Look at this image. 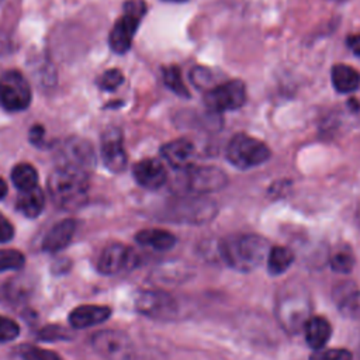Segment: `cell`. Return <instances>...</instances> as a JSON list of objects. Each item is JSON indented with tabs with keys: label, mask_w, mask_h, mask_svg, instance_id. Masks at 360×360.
Here are the masks:
<instances>
[{
	"label": "cell",
	"mask_w": 360,
	"mask_h": 360,
	"mask_svg": "<svg viewBox=\"0 0 360 360\" xmlns=\"http://www.w3.org/2000/svg\"><path fill=\"white\" fill-rule=\"evenodd\" d=\"M333 300L345 316L360 319V290L352 281L338 284L333 288Z\"/></svg>",
	"instance_id": "obj_17"
},
{
	"label": "cell",
	"mask_w": 360,
	"mask_h": 360,
	"mask_svg": "<svg viewBox=\"0 0 360 360\" xmlns=\"http://www.w3.org/2000/svg\"><path fill=\"white\" fill-rule=\"evenodd\" d=\"M165 1H173V3H183L186 0H165Z\"/></svg>",
	"instance_id": "obj_40"
},
{
	"label": "cell",
	"mask_w": 360,
	"mask_h": 360,
	"mask_svg": "<svg viewBox=\"0 0 360 360\" xmlns=\"http://www.w3.org/2000/svg\"><path fill=\"white\" fill-rule=\"evenodd\" d=\"M25 257L17 249H0V273L18 270L24 266Z\"/></svg>",
	"instance_id": "obj_28"
},
{
	"label": "cell",
	"mask_w": 360,
	"mask_h": 360,
	"mask_svg": "<svg viewBox=\"0 0 360 360\" xmlns=\"http://www.w3.org/2000/svg\"><path fill=\"white\" fill-rule=\"evenodd\" d=\"M122 82H124V75L121 73L120 69H108L100 76L98 86L103 90L111 91V90H115Z\"/></svg>",
	"instance_id": "obj_30"
},
{
	"label": "cell",
	"mask_w": 360,
	"mask_h": 360,
	"mask_svg": "<svg viewBox=\"0 0 360 360\" xmlns=\"http://www.w3.org/2000/svg\"><path fill=\"white\" fill-rule=\"evenodd\" d=\"M218 249L221 259L229 267L238 271H252L267 259L270 246L260 235L242 233L222 239Z\"/></svg>",
	"instance_id": "obj_2"
},
{
	"label": "cell",
	"mask_w": 360,
	"mask_h": 360,
	"mask_svg": "<svg viewBox=\"0 0 360 360\" xmlns=\"http://www.w3.org/2000/svg\"><path fill=\"white\" fill-rule=\"evenodd\" d=\"M44 135H45L44 127H41V125H34V127H31V129H30V141H31L32 143H35V145L41 143L42 139H44Z\"/></svg>",
	"instance_id": "obj_35"
},
{
	"label": "cell",
	"mask_w": 360,
	"mask_h": 360,
	"mask_svg": "<svg viewBox=\"0 0 360 360\" xmlns=\"http://www.w3.org/2000/svg\"><path fill=\"white\" fill-rule=\"evenodd\" d=\"M270 148L257 138L236 134L226 146V159L238 169H250L269 160Z\"/></svg>",
	"instance_id": "obj_5"
},
{
	"label": "cell",
	"mask_w": 360,
	"mask_h": 360,
	"mask_svg": "<svg viewBox=\"0 0 360 360\" xmlns=\"http://www.w3.org/2000/svg\"><path fill=\"white\" fill-rule=\"evenodd\" d=\"M20 335V326L15 321L0 316V342H10Z\"/></svg>",
	"instance_id": "obj_33"
},
{
	"label": "cell",
	"mask_w": 360,
	"mask_h": 360,
	"mask_svg": "<svg viewBox=\"0 0 360 360\" xmlns=\"http://www.w3.org/2000/svg\"><path fill=\"white\" fill-rule=\"evenodd\" d=\"M6 194H7V184H6V181L0 177V200H3V198L6 197Z\"/></svg>",
	"instance_id": "obj_37"
},
{
	"label": "cell",
	"mask_w": 360,
	"mask_h": 360,
	"mask_svg": "<svg viewBox=\"0 0 360 360\" xmlns=\"http://www.w3.org/2000/svg\"><path fill=\"white\" fill-rule=\"evenodd\" d=\"M101 159L110 172L120 173L127 166V152L122 132L118 128H108L101 135Z\"/></svg>",
	"instance_id": "obj_12"
},
{
	"label": "cell",
	"mask_w": 360,
	"mask_h": 360,
	"mask_svg": "<svg viewBox=\"0 0 360 360\" xmlns=\"http://www.w3.org/2000/svg\"><path fill=\"white\" fill-rule=\"evenodd\" d=\"M44 204H45V197L39 186H35L34 188L18 193L17 210L25 217H30V218L38 217L44 210Z\"/></svg>",
	"instance_id": "obj_22"
},
{
	"label": "cell",
	"mask_w": 360,
	"mask_h": 360,
	"mask_svg": "<svg viewBox=\"0 0 360 360\" xmlns=\"http://www.w3.org/2000/svg\"><path fill=\"white\" fill-rule=\"evenodd\" d=\"M330 267L338 273H349L354 266V256L347 248L336 249L330 256Z\"/></svg>",
	"instance_id": "obj_27"
},
{
	"label": "cell",
	"mask_w": 360,
	"mask_h": 360,
	"mask_svg": "<svg viewBox=\"0 0 360 360\" xmlns=\"http://www.w3.org/2000/svg\"><path fill=\"white\" fill-rule=\"evenodd\" d=\"M330 79L339 93H353L360 87V73L349 65H335L330 70Z\"/></svg>",
	"instance_id": "obj_21"
},
{
	"label": "cell",
	"mask_w": 360,
	"mask_h": 360,
	"mask_svg": "<svg viewBox=\"0 0 360 360\" xmlns=\"http://www.w3.org/2000/svg\"><path fill=\"white\" fill-rule=\"evenodd\" d=\"M111 309L104 305H80L70 312L69 322L73 328L84 329L107 321Z\"/></svg>",
	"instance_id": "obj_19"
},
{
	"label": "cell",
	"mask_w": 360,
	"mask_h": 360,
	"mask_svg": "<svg viewBox=\"0 0 360 360\" xmlns=\"http://www.w3.org/2000/svg\"><path fill=\"white\" fill-rule=\"evenodd\" d=\"M195 153L194 145L187 139H174L165 143L160 148L162 158L174 169L184 170L193 165V156Z\"/></svg>",
	"instance_id": "obj_16"
},
{
	"label": "cell",
	"mask_w": 360,
	"mask_h": 360,
	"mask_svg": "<svg viewBox=\"0 0 360 360\" xmlns=\"http://www.w3.org/2000/svg\"><path fill=\"white\" fill-rule=\"evenodd\" d=\"M333 1H345V0H333Z\"/></svg>",
	"instance_id": "obj_41"
},
{
	"label": "cell",
	"mask_w": 360,
	"mask_h": 360,
	"mask_svg": "<svg viewBox=\"0 0 360 360\" xmlns=\"http://www.w3.org/2000/svg\"><path fill=\"white\" fill-rule=\"evenodd\" d=\"M190 79L191 82L194 83L195 87L198 89H202V90H210L212 86V79H214V75L211 73L210 69L207 68H201V66H197L194 68L191 72H190Z\"/></svg>",
	"instance_id": "obj_29"
},
{
	"label": "cell",
	"mask_w": 360,
	"mask_h": 360,
	"mask_svg": "<svg viewBox=\"0 0 360 360\" xmlns=\"http://www.w3.org/2000/svg\"><path fill=\"white\" fill-rule=\"evenodd\" d=\"M246 101V87L240 80L215 84L205 91L204 104L212 112H224L242 107Z\"/></svg>",
	"instance_id": "obj_8"
},
{
	"label": "cell",
	"mask_w": 360,
	"mask_h": 360,
	"mask_svg": "<svg viewBox=\"0 0 360 360\" xmlns=\"http://www.w3.org/2000/svg\"><path fill=\"white\" fill-rule=\"evenodd\" d=\"M179 188L186 194L202 195L207 193L218 191L228 183V177L224 170L215 166H195L191 165L184 170H180Z\"/></svg>",
	"instance_id": "obj_4"
},
{
	"label": "cell",
	"mask_w": 360,
	"mask_h": 360,
	"mask_svg": "<svg viewBox=\"0 0 360 360\" xmlns=\"http://www.w3.org/2000/svg\"><path fill=\"white\" fill-rule=\"evenodd\" d=\"M56 162L60 167L80 170L89 174L96 163L93 146L83 138L72 136L63 141L56 152Z\"/></svg>",
	"instance_id": "obj_9"
},
{
	"label": "cell",
	"mask_w": 360,
	"mask_h": 360,
	"mask_svg": "<svg viewBox=\"0 0 360 360\" xmlns=\"http://www.w3.org/2000/svg\"><path fill=\"white\" fill-rule=\"evenodd\" d=\"M136 253L122 243L108 245L98 257V271L103 274H117L125 269H131L136 264Z\"/></svg>",
	"instance_id": "obj_13"
},
{
	"label": "cell",
	"mask_w": 360,
	"mask_h": 360,
	"mask_svg": "<svg viewBox=\"0 0 360 360\" xmlns=\"http://www.w3.org/2000/svg\"><path fill=\"white\" fill-rule=\"evenodd\" d=\"M146 13L143 0H129L124 4V14L115 21L110 32V48L117 53H125L132 44L142 17Z\"/></svg>",
	"instance_id": "obj_6"
},
{
	"label": "cell",
	"mask_w": 360,
	"mask_h": 360,
	"mask_svg": "<svg viewBox=\"0 0 360 360\" xmlns=\"http://www.w3.org/2000/svg\"><path fill=\"white\" fill-rule=\"evenodd\" d=\"M13 236H14L13 224L3 214H0V243H6L11 240Z\"/></svg>",
	"instance_id": "obj_34"
},
{
	"label": "cell",
	"mask_w": 360,
	"mask_h": 360,
	"mask_svg": "<svg viewBox=\"0 0 360 360\" xmlns=\"http://www.w3.org/2000/svg\"><path fill=\"white\" fill-rule=\"evenodd\" d=\"M274 312L284 330L297 333L304 329L311 318V297L305 285L291 280L276 292Z\"/></svg>",
	"instance_id": "obj_1"
},
{
	"label": "cell",
	"mask_w": 360,
	"mask_h": 360,
	"mask_svg": "<svg viewBox=\"0 0 360 360\" xmlns=\"http://www.w3.org/2000/svg\"><path fill=\"white\" fill-rule=\"evenodd\" d=\"M48 190L53 202L65 210L80 207L87 197V173L56 166L48 179Z\"/></svg>",
	"instance_id": "obj_3"
},
{
	"label": "cell",
	"mask_w": 360,
	"mask_h": 360,
	"mask_svg": "<svg viewBox=\"0 0 360 360\" xmlns=\"http://www.w3.org/2000/svg\"><path fill=\"white\" fill-rule=\"evenodd\" d=\"M353 356L346 349H319L311 356V360H352Z\"/></svg>",
	"instance_id": "obj_32"
},
{
	"label": "cell",
	"mask_w": 360,
	"mask_h": 360,
	"mask_svg": "<svg viewBox=\"0 0 360 360\" xmlns=\"http://www.w3.org/2000/svg\"><path fill=\"white\" fill-rule=\"evenodd\" d=\"M162 77H163V82L165 84L173 91L176 93L177 96L180 97H188L190 93L183 82V77H181V70L179 66L176 65H170V66H166L163 68L162 70Z\"/></svg>",
	"instance_id": "obj_26"
},
{
	"label": "cell",
	"mask_w": 360,
	"mask_h": 360,
	"mask_svg": "<svg viewBox=\"0 0 360 360\" xmlns=\"http://www.w3.org/2000/svg\"><path fill=\"white\" fill-rule=\"evenodd\" d=\"M347 46L354 55L360 58V34H352L347 37Z\"/></svg>",
	"instance_id": "obj_36"
},
{
	"label": "cell",
	"mask_w": 360,
	"mask_h": 360,
	"mask_svg": "<svg viewBox=\"0 0 360 360\" xmlns=\"http://www.w3.org/2000/svg\"><path fill=\"white\" fill-rule=\"evenodd\" d=\"M267 270L273 276L283 274L294 262V253L291 249L284 246H276L269 250L267 255Z\"/></svg>",
	"instance_id": "obj_24"
},
{
	"label": "cell",
	"mask_w": 360,
	"mask_h": 360,
	"mask_svg": "<svg viewBox=\"0 0 360 360\" xmlns=\"http://www.w3.org/2000/svg\"><path fill=\"white\" fill-rule=\"evenodd\" d=\"M215 205L202 198H186L173 210V217L181 222L201 224L210 221L215 215Z\"/></svg>",
	"instance_id": "obj_14"
},
{
	"label": "cell",
	"mask_w": 360,
	"mask_h": 360,
	"mask_svg": "<svg viewBox=\"0 0 360 360\" xmlns=\"http://www.w3.org/2000/svg\"><path fill=\"white\" fill-rule=\"evenodd\" d=\"M4 46H6V39L0 35V52H1V49H4Z\"/></svg>",
	"instance_id": "obj_39"
},
{
	"label": "cell",
	"mask_w": 360,
	"mask_h": 360,
	"mask_svg": "<svg viewBox=\"0 0 360 360\" xmlns=\"http://www.w3.org/2000/svg\"><path fill=\"white\" fill-rule=\"evenodd\" d=\"M132 173L136 183L149 190L160 188L167 180V174L163 165L158 159L152 158H146L136 162L134 165Z\"/></svg>",
	"instance_id": "obj_15"
},
{
	"label": "cell",
	"mask_w": 360,
	"mask_h": 360,
	"mask_svg": "<svg viewBox=\"0 0 360 360\" xmlns=\"http://www.w3.org/2000/svg\"><path fill=\"white\" fill-rule=\"evenodd\" d=\"M76 231V221L66 218L55 224L42 240V249L49 253H55L66 248V245L72 240Z\"/></svg>",
	"instance_id": "obj_18"
},
{
	"label": "cell",
	"mask_w": 360,
	"mask_h": 360,
	"mask_svg": "<svg viewBox=\"0 0 360 360\" xmlns=\"http://www.w3.org/2000/svg\"><path fill=\"white\" fill-rule=\"evenodd\" d=\"M91 345L107 360H131L134 356L131 339L120 330H98L93 335Z\"/></svg>",
	"instance_id": "obj_10"
},
{
	"label": "cell",
	"mask_w": 360,
	"mask_h": 360,
	"mask_svg": "<svg viewBox=\"0 0 360 360\" xmlns=\"http://www.w3.org/2000/svg\"><path fill=\"white\" fill-rule=\"evenodd\" d=\"M135 307L138 312L145 316L158 319H166L174 315L177 308L176 301L170 294L158 290L141 291L135 300Z\"/></svg>",
	"instance_id": "obj_11"
},
{
	"label": "cell",
	"mask_w": 360,
	"mask_h": 360,
	"mask_svg": "<svg viewBox=\"0 0 360 360\" xmlns=\"http://www.w3.org/2000/svg\"><path fill=\"white\" fill-rule=\"evenodd\" d=\"M21 356L25 360H60L56 353L30 345L21 347Z\"/></svg>",
	"instance_id": "obj_31"
},
{
	"label": "cell",
	"mask_w": 360,
	"mask_h": 360,
	"mask_svg": "<svg viewBox=\"0 0 360 360\" xmlns=\"http://www.w3.org/2000/svg\"><path fill=\"white\" fill-rule=\"evenodd\" d=\"M11 181L20 191H25L38 186V173L34 166L18 163L11 170Z\"/></svg>",
	"instance_id": "obj_25"
},
{
	"label": "cell",
	"mask_w": 360,
	"mask_h": 360,
	"mask_svg": "<svg viewBox=\"0 0 360 360\" xmlns=\"http://www.w3.org/2000/svg\"><path fill=\"white\" fill-rule=\"evenodd\" d=\"M135 239L139 245L155 250H167L176 243V236L165 229H143L136 233Z\"/></svg>",
	"instance_id": "obj_23"
},
{
	"label": "cell",
	"mask_w": 360,
	"mask_h": 360,
	"mask_svg": "<svg viewBox=\"0 0 360 360\" xmlns=\"http://www.w3.org/2000/svg\"><path fill=\"white\" fill-rule=\"evenodd\" d=\"M31 103V87L17 70H6L0 76V105L7 111H22Z\"/></svg>",
	"instance_id": "obj_7"
},
{
	"label": "cell",
	"mask_w": 360,
	"mask_h": 360,
	"mask_svg": "<svg viewBox=\"0 0 360 360\" xmlns=\"http://www.w3.org/2000/svg\"><path fill=\"white\" fill-rule=\"evenodd\" d=\"M356 219H357V224H359V226H360V202H359V205H357V211H356Z\"/></svg>",
	"instance_id": "obj_38"
},
{
	"label": "cell",
	"mask_w": 360,
	"mask_h": 360,
	"mask_svg": "<svg viewBox=\"0 0 360 360\" xmlns=\"http://www.w3.org/2000/svg\"><path fill=\"white\" fill-rule=\"evenodd\" d=\"M304 332L308 346L312 347L314 350H319L323 349V346L328 343L332 333V328L325 318L311 316L304 326Z\"/></svg>",
	"instance_id": "obj_20"
}]
</instances>
